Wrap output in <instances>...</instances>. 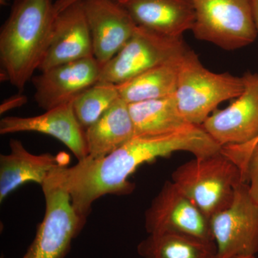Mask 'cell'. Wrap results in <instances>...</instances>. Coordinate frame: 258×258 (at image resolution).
<instances>
[{"label":"cell","instance_id":"obj_5","mask_svg":"<svg viewBox=\"0 0 258 258\" xmlns=\"http://www.w3.org/2000/svg\"><path fill=\"white\" fill-rule=\"evenodd\" d=\"M57 169L41 185L45 215L37 227L35 238L21 258H64L71 249L72 240L84 227L57 174Z\"/></svg>","mask_w":258,"mask_h":258},{"label":"cell","instance_id":"obj_19","mask_svg":"<svg viewBox=\"0 0 258 258\" xmlns=\"http://www.w3.org/2000/svg\"><path fill=\"white\" fill-rule=\"evenodd\" d=\"M137 252L142 258H217L214 240L182 233L149 234L139 242Z\"/></svg>","mask_w":258,"mask_h":258},{"label":"cell","instance_id":"obj_11","mask_svg":"<svg viewBox=\"0 0 258 258\" xmlns=\"http://www.w3.org/2000/svg\"><path fill=\"white\" fill-rule=\"evenodd\" d=\"M102 67L94 57H91L60 64L33 76L31 81L37 104L47 111L74 101L99 81Z\"/></svg>","mask_w":258,"mask_h":258},{"label":"cell","instance_id":"obj_15","mask_svg":"<svg viewBox=\"0 0 258 258\" xmlns=\"http://www.w3.org/2000/svg\"><path fill=\"white\" fill-rule=\"evenodd\" d=\"M137 26L181 38L192 30L195 11L191 0H116Z\"/></svg>","mask_w":258,"mask_h":258},{"label":"cell","instance_id":"obj_27","mask_svg":"<svg viewBox=\"0 0 258 258\" xmlns=\"http://www.w3.org/2000/svg\"><path fill=\"white\" fill-rule=\"evenodd\" d=\"M233 258H256L255 256H246V257H235Z\"/></svg>","mask_w":258,"mask_h":258},{"label":"cell","instance_id":"obj_26","mask_svg":"<svg viewBox=\"0 0 258 258\" xmlns=\"http://www.w3.org/2000/svg\"><path fill=\"white\" fill-rule=\"evenodd\" d=\"M251 2H252L254 25H255L258 33V0H251Z\"/></svg>","mask_w":258,"mask_h":258},{"label":"cell","instance_id":"obj_23","mask_svg":"<svg viewBox=\"0 0 258 258\" xmlns=\"http://www.w3.org/2000/svg\"><path fill=\"white\" fill-rule=\"evenodd\" d=\"M258 144V137L252 142L241 145L225 146L222 147L221 152L234 161L241 170H243L244 164L247 161L249 153Z\"/></svg>","mask_w":258,"mask_h":258},{"label":"cell","instance_id":"obj_13","mask_svg":"<svg viewBox=\"0 0 258 258\" xmlns=\"http://www.w3.org/2000/svg\"><path fill=\"white\" fill-rule=\"evenodd\" d=\"M93 57L91 32L83 1L70 5L56 15L50 42L38 71Z\"/></svg>","mask_w":258,"mask_h":258},{"label":"cell","instance_id":"obj_12","mask_svg":"<svg viewBox=\"0 0 258 258\" xmlns=\"http://www.w3.org/2000/svg\"><path fill=\"white\" fill-rule=\"evenodd\" d=\"M83 5L93 57L103 66L125 46L137 25L116 0H83Z\"/></svg>","mask_w":258,"mask_h":258},{"label":"cell","instance_id":"obj_16","mask_svg":"<svg viewBox=\"0 0 258 258\" xmlns=\"http://www.w3.org/2000/svg\"><path fill=\"white\" fill-rule=\"evenodd\" d=\"M10 154L0 156V203L26 183L42 185L52 171L64 165L52 154H32L17 139L10 141Z\"/></svg>","mask_w":258,"mask_h":258},{"label":"cell","instance_id":"obj_17","mask_svg":"<svg viewBox=\"0 0 258 258\" xmlns=\"http://www.w3.org/2000/svg\"><path fill=\"white\" fill-rule=\"evenodd\" d=\"M88 157H106L136 135L129 104L121 98L85 131Z\"/></svg>","mask_w":258,"mask_h":258},{"label":"cell","instance_id":"obj_25","mask_svg":"<svg viewBox=\"0 0 258 258\" xmlns=\"http://www.w3.org/2000/svg\"><path fill=\"white\" fill-rule=\"evenodd\" d=\"M79 1H83V0H56L55 3H54L56 14L66 9L70 5Z\"/></svg>","mask_w":258,"mask_h":258},{"label":"cell","instance_id":"obj_7","mask_svg":"<svg viewBox=\"0 0 258 258\" xmlns=\"http://www.w3.org/2000/svg\"><path fill=\"white\" fill-rule=\"evenodd\" d=\"M187 48L182 37L137 26L125 46L102 67L99 81L118 86L147 70L179 58Z\"/></svg>","mask_w":258,"mask_h":258},{"label":"cell","instance_id":"obj_2","mask_svg":"<svg viewBox=\"0 0 258 258\" xmlns=\"http://www.w3.org/2000/svg\"><path fill=\"white\" fill-rule=\"evenodd\" d=\"M52 0H14L0 30L2 81L20 92L39 69L56 17Z\"/></svg>","mask_w":258,"mask_h":258},{"label":"cell","instance_id":"obj_4","mask_svg":"<svg viewBox=\"0 0 258 258\" xmlns=\"http://www.w3.org/2000/svg\"><path fill=\"white\" fill-rule=\"evenodd\" d=\"M244 88L243 77L209 71L188 47L180 60L174 96L185 119L191 124L202 125L220 103L237 98Z\"/></svg>","mask_w":258,"mask_h":258},{"label":"cell","instance_id":"obj_8","mask_svg":"<svg viewBox=\"0 0 258 258\" xmlns=\"http://www.w3.org/2000/svg\"><path fill=\"white\" fill-rule=\"evenodd\" d=\"M217 258L255 256L258 252V203L249 193V185L236 186L230 205L210 219Z\"/></svg>","mask_w":258,"mask_h":258},{"label":"cell","instance_id":"obj_24","mask_svg":"<svg viewBox=\"0 0 258 258\" xmlns=\"http://www.w3.org/2000/svg\"><path fill=\"white\" fill-rule=\"evenodd\" d=\"M27 102H28V97L20 93L15 95V96L9 97L1 103L0 113L3 114L10 110L23 106V105L27 103Z\"/></svg>","mask_w":258,"mask_h":258},{"label":"cell","instance_id":"obj_9","mask_svg":"<svg viewBox=\"0 0 258 258\" xmlns=\"http://www.w3.org/2000/svg\"><path fill=\"white\" fill-rule=\"evenodd\" d=\"M144 225L149 235L182 233L215 241L210 219L171 181H166L153 199Z\"/></svg>","mask_w":258,"mask_h":258},{"label":"cell","instance_id":"obj_18","mask_svg":"<svg viewBox=\"0 0 258 258\" xmlns=\"http://www.w3.org/2000/svg\"><path fill=\"white\" fill-rule=\"evenodd\" d=\"M183 55L147 70L117 86L120 98L132 104L174 96L177 88L179 62Z\"/></svg>","mask_w":258,"mask_h":258},{"label":"cell","instance_id":"obj_14","mask_svg":"<svg viewBox=\"0 0 258 258\" xmlns=\"http://www.w3.org/2000/svg\"><path fill=\"white\" fill-rule=\"evenodd\" d=\"M18 132H37L50 136L69 148L79 161L88 156L85 130L75 114L73 101L35 116L2 118V135Z\"/></svg>","mask_w":258,"mask_h":258},{"label":"cell","instance_id":"obj_1","mask_svg":"<svg viewBox=\"0 0 258 258\" xmlns=\"http://www.w3.org/2000/svg\"><path fill=\"white\" fill-rule=\"evenodd\" d=\"M177 149V142L171 134L135 135L106 157H87L72 167L60 166L57 172L84 226L98 199L107 195H130L135 184L128 178L139 166L171 155Z\"/></svg>","mask_w":258,"mask_h":258},{"label":"cell","instance_id":"obj_28","mask_svg":"<svg viewBox=\"0 0 258 258\" xmlns=\"http://www.w3.org/2000/svg\"><path fill=\"white\" fill-rule=\"evenodd\" d=\"M1 258H5L4 256H2Z\"/></svg>","mask_w":258,"mask_h":258},{"label":"cell","instance_id":"obj_6","mask_svg":"<svg viewBox=\"0 0 258 258\" xmlns=\"http://www.w3.org/2000/svg\"><path fill=\"white\" fill-rule=\"evenodd\" d=\"M195 11L191 31L198 40L226 50L247 46L257 35L251 0H191Z\"/></svg>","mask_w":258,"mask_h":258},{"label":"cell","instance_id":"obj_10","mask_svg":"<svg viewBox=\"0 0 258 258\" xmlns=\"http://www.w3.org/2000/svg\"><path fill=\"white\" fill-rule=\"evenodd\" d=\"M242 77V94L227 108L215 110L202 125L221 147L250 143L258 137V74Z\"/></svg>","mask_w":258,"mask_h":258},{"label":"cell","instance_id":"obj_22","mask_svg":"<svg viewBox=\"0 0 258 258\" xmlns=\"http://www.w3.org/2000/svg\"><path fill=\"white\" fill-rule=\"evenodd\" d=\"M242 176L244 182L249 185L251 196L258 203V144L249 153L242 170Z\"/></svg>","mask_w":258,"mask_h":258},{"label":"cell","instance_id":"obj_3","mask_svg":"<svg viewBox=\"0 0 258 258\" xmlns=\"http://www.w3.org/2000/svg\"><path fill=\"white\" fill-rule=\"evenodd\" d=\"M171 181L210 220L230 205L236 186L244 182L240 168L221 150L178 166Z\"/></svg>","mask_w":258,"mask_h":258},{"label":"cell","instance_id":"obj_20","mask_svg":"<svg viewBox=\"0 0 258 258\" xmlns=\"http://www.w3.org/2000/svg\"><path fill=\"white\" fill-rule=\"evenodd\" d=\"M136 135H159L189 125L180 113L175 96L129 104Z\"/></svg>","mask_w":258,"mask_h":258},{"label":"cell","instance_id":"obj_21","mask_svg":"<svg viewBox=\"0 0 258 258\" xmlns=\"http://www.w3.org/2000/svg\"><path fill=\"white\" fill-rule=\"evenodd\" d=\"M120 98L118 86L98 81L85 90L73 101V108L85 131L94 123Z\"/></svg>","mask_w":258,"mask_h":258}]
</instances>
